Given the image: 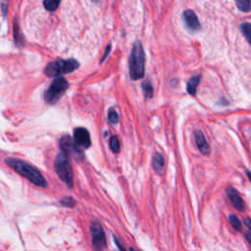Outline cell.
Listing matches in <instances>:
<instances>
[{"label": "cell", "mask_w": 251, "mask_h": 251, "mask_svg": "<svg viewBox=\"0 0 251 251\" xmlns=\"http://www.w3.org/2000/svg\"><path fill=\"white\" fill-rule=\"evenodd\" d=\"M6 163L15 172H17L19 175H21L22 176L28 179L33 184L40 186V187L47 186L48 183H47L45 177L41 175V173L36 168H34L30 164H28L23 160H20V159H15V158L6 159Z\"/></svg>", "instance_id": "6da1fadb"}, {"label": "cell", "mask_w": 251, "mask_h": 251, "mask_svg": "<svg viewBox=\"0 0 251 251\" xmlns=\"http://www.w3.org/2000/svg\"><path fill=\"white\" fill-rule=\"evenodd\" d=\"M128 67H129V75L131 79L137 80L144 76L145 54H144L143 46L140 41H136L132 46L129 59H128Z\"/></svg>", "instance_id": "7a4b0ae2"}, {"label": "cell", "mask_w": 251, "mask_h": 251, "mask_svg": "<svg viewBox=\"0 0 251 251\" xmlns=\"http://www.w3.org/2000/svg\"><path fill=\"white\" fill-rule=\"evenodd\" d=\"M78 67H79V64L75 59H68V60L59 59V60L50 62L45 67V74L50 77H55L61 75L72 73L75 70H76Z\"/></svg>", "instance_id": "3957f363"}, {"label": "cell", "mask_w": 251, "mask_h": 251, "mask_svg": "<svg viewBox=\"0 0 251 251\" xmlns=\"http://www.w3.org/2000/svg\"><path fill=\"white\" fill-rule=\"evenodd\" d=\"M55 170L58 176L66 182V184L72 188L74 185V177H73V171L71 165L68 160V156H66L63 152L57 155L55 160Z\"/></svg>", "instance_id": "277c9868"}, {"label": "cell", "mask_w": 251, "mask_h": 251, "mask_svg": "<svg viewBox=\"0 0 251 251\" xmlns=\"http://www.w3.org/2000/svg\"><path fill=\"white\" fill-rule=\"evenodd\" d=\"M69 83L64 77L55 78L44 93V99L48 104H55L68 89Z\"/></svg>", "instance_id": "5b68a950"}, {"label": "cell", "mask_w": 251, "mask_h": 251, "mask_svg": "<svg viewBox=\"0 0 251 251\" xmlns=\"http://www.w3.org/2000/svg\"><path fill=\"white\" fill-rule=\"evenodd\" d=\"M92 235V245L97 250H102L106 247V236L102 226L98 222H94L90 226Z\"/></svg>", "instance_id": "8992f818"}, {"label": "cell", "mask_w": 251, "mask_h": 251, "mask_svg": "<svg viewBox=\"0 0 251 251\" xmlns=\"http://www.w3.org/2000/svg\"><path fill=\"white\" fill-rule=\"evenodd\" d=\"M60 147L62 149V152L66 156H71V155L75 154L76 158L83 157L82 149H80L69 135H64L60 139Z\"/></svg>", "instance_id": "52a82bcc"}, {"label": "cell", "mask_w": 251, "mask_h": 251, "mask_svg": "<svg viewBox=\"0 0 251 251\" xmlns=\"http://www.w3.org/2000/svg\"><path fill=\"white\" fill-rule=\"evenodd\" d=\"M74 141L80 149L88 148L91 145L88 130L84 127L75 128L74 131Z\"/></svg>", "instance_id": "ba28073f"}, {"label": "cell", "mask_w": 251, "mask_h": 251, "mask_svg": "<svg viewBox=\"0 0 251 251\" xmlns=\"http://www.w3.org/2000/svg\"><path fill=\"white\" fill-rule=\"evenodd\" d=\"M182 20L186 28L190 31H197L201 28L200 22L192 10H185L182 13Z\"/></svg>", "instance_id": "9c48e42d"}, {"label": "cell", "mask_w": 251, "mask_h": 251, "mask_svg": "<svg viewBox=\"0 0 251 251\" xmlns=\"http://www.w3.org/2000/svg\"><path fill=\"white\" fill-rule=\"evenodd\" d=\"M226 193L231 202V205L239 212H243L245 210V204L242 198L240 197L237 190H235L233 187H228L226 190Z\"/></svg>", "instance_id": "30bf717a"}, {"label": "cell", "mask_w": 251, "mask_h": 251, "mask_svg": "<svg viewBox=\"0 0 251 251\" xmlns=\"http://www.w3.org/2000/svg\"><path fill=\"white\" fill-rule=\"evenodd\" d=\"M194 139L199 151L203 155H208L210 153V145L207 142L205 135L200 130H196L194 132Z\"/></svg>", "instance_id": "8fae6325"}, {"label": "cell", "mask_w": 251, "mask_h": 251, "mask_svg": "<svg viewBox=\"0 0 251 251\" xmlns=\"http://www.w3.org/2000/svg\"><path fill=\"white\" fill-rule=\"evenodd\" d=\"M200 77L201 75H192L189 80L187 81V84H186V90L191 94V95H194L196 93V90H197V86L200 82Z\"/></svg>", "instance_id": "7c38bea8"}, {"label": "cell", "mask_w": 251, "mask_h": 251, "mask_svg": "<svg viewBox=\"0 0 251 251\" xmlns=\"http://www.w3.org/2000/svg\"><path fill=\"white\" fill-rule=\"evenodd\" d=\"M152 165L156 172H160L164 167V157L160 153H155L152 159Z\"/></svg>", "instance_id": "4fadbf2b"}, {"label": "cell", "mask_w": 251, "mask_h": 251, "mask_svg": "<svg viewBox=\"0 0 251 251\" xmlns=\"http://www.w3.org/2000/svg\"><path fill=\"white\" fill-rule=\"evenodd\" d=\"M236 7L238 10H240L241 12L244 13H248L250 12L251 9V2L250 0H234Z\"/></svg>", "instance_id": "5bb4252c"}, {"label": "cell", "mask_w": 251, "mask_h": 251, "mask_svg": "<svg viewBox=\"0 0 251 251\" xmlns=\"http://www.w3.org/2000/svg\"><path fill=\"white\" fill-rule=\"evenodd\" d=\"M61 0H43V6L44 8L49 12H55L59 5Z\"/></svg>", "instance_id": "9a60e30c"}, {"label": "cell", "mask_w": 251, "mask_h": 251, "mask_svg": "<svg viewBox=\"0 0 251 251\" xmlns=\"http://www.w3.org/2000/svg\"><path fill=\"white\" fill-rule=\"evenodd\" d=\"M14 39H15V42L18 46L23 45V38H22V35H21L20 27H19V25L16 21L14 23Z\"/></svg>", "instance_id": "2e32d148"}, {"label": "cell", "mask_w": 251, "mask_h": 251, "mask_svg": "<svg viewBox=\"0 0 251 251\" xmlns=\"http://www.w3.org/2000/svg\"><path fill=\"white\" fill-rule=\"evenodd\" d=\"M109 144H110V147H111L113 152L118 153L120 151V142H119V139H118V137L116 135H112L110 137Z\"/></svg>", "instance_id": "e0dca14e"}, {"label": "cell", "mask_w": 251, "mask_h": 251, "mask_svg": "<svg viewBox=\"0 0 251 251\" xmlns=\"http://www.w3.org/2000/svg\"><path fill=\"white\" fill-rule=\"evenodd\" d=\"M250 24L249 23H243L240 25V30L242 32V34L244 35V37L246 38V40L250 43Z\"/></svg>", "instance_id": "ac0fdd59"}, {"label": "cell", "mask_w": 251, "mask_h": 251, "mask_svg": "<svg viewBox=\"0 0 251 251\" xmlns=\"http://www.w3.org/2000/svg\"><path fill=\"white\" fill-rule=\"evenodd\" d=\"M141 86H142L144 95L146 97H152V95H153V87H152L151 83L149 81H143Z\"/></svg>", "instance_id": "d6986e66"}, {"label": "cell", "mask_w": 251, "mask_h": 251, "mask_svg": "<svg viewBox=\"0 0 251 251\" xmlns=\"http://www.w3.org/2000/svg\"><path fill=\"white\" fill-rule=\"evenodd\" d=\"M228 221L230 223V225L232 226V227L238 231L241 230V223L239 221V219L235 216V215H230L228 217Z\"/></svg>", "instance_id": "ffe728a7"}, {"label": "cell", "mask_w": 251, "mask_h": 251, "mask_svg": "<svg viewBox=\"0 0 251 251\" xmlns=\"http://www.w3.org/2000/svg\"><path fill=\"white\" fill-rule=\"evenodd\" d=\"M108 122L112 125H116L119 122V115L114 109H110L108 112Z\"/></svg>", "instance_id": "44dd1931"}, {"label": "cell", "mask_w": 251, "mask_h": 251, "mask_svg": "<svg viewBox=\"0 0 251 251\" xmlns=\"http://www.w3.org/2000/svg\"><path fill=\"white\" fill-rule=\"evenodd\" d=\"M60 202L63 206H66V207H74L75 205V200L73 197H70V196L61 199Z\"/></svg>", "instance_id": "7402d4cb"}, {"label": "cell", "mask_w": 251, "mask_h": 251, "mask_svg": "<svg viewBox=\"0 0 251 251\" xmlns=\"http://www.w3.org/2000/svg\"><path fill=\"white\" fill-rule=\"evenodd\" d=\"M111 51V44H109L108 46H107V48H106V51H105V53H104V56L102 57V59H101V62L102 61H104L105 60V58L109 55V52Z\"/></svg>", "instance_id": "603a6c76"}, {"label": "cell", "mask_w": 251, "mask_h": 251, "mask_svg": "<svg viewBox=\"0 0 251 251\" xmlns=\"http://www.w3.org/2000/svg\"><path fill=\"white\" fill-rule=\"evenodd\" d=\"M245 224H246L247 227L250 229V227H251V225H250V219H249V218H246V220H245Z\"/></svg>", "instance_id": "cb8c5ba5"}, {"label": "cell", "mask_w": 251, "mask_h": 251, "mask_svg": "<svg viewBox=\"0 0 251 251\" xmlns=\"http://www.w3.org/2000/svg\"><path fill=\"white\" fill-rule=\"evenodd\" d=\"M246 238H247V241L250 243L251 240H250V232H249V231L246 232Z\"/></svg>", "instance_id": "d4e9b609"}, {"label": "cell", "mask_w": 251, "mask_h": 251, "mask_svg": "<svg viewBox=\"0 0 251 251\" xmlns=\"http://www.w3.org/2000/svg\"><path fill=\"white\" fill-rule=\"evenodd\" d=\"M93 1H94V2H97V1H98V0H93Z\"/></svg>", "instance_id": "484cf974"}]
</instances>
